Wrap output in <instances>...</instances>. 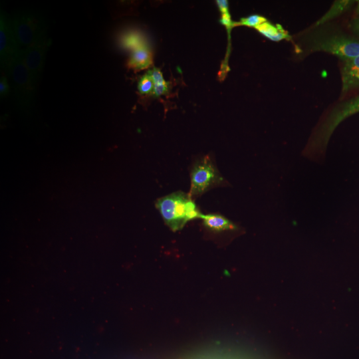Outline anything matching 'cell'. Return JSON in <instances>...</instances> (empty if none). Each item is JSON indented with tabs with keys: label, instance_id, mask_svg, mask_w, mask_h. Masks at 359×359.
Instances as JSON below:
<instances>
[{
	"label": "cell",
	"instance_id": "obj_5",
	"mask_svg": "<svg viewBox=\"0 0 359 359\" xmlns=\"http://www.w3.org/2000/svg\"><path fill=\"white\" fill-rule=\"evenodd\" d=\"M30 254L22 228L11 219L0 233V290L2 295L14 294L30 278Z\"/></svg>",
	"mask_w": 359,
	"mask_h": 359
},
{
	"label": "cell",
	"instance_id": "obj_2",
	"mask_svg": "<svg viewBox=\"0 0 359 359\" xmlns=\"http://www.w3.org/2000/svg\"><path fill=\"white\" fill-rule=\"evenodd\" d=\"M13 222L32 238L52 309L68 323L88 321L98 309L110 264L80 204L68 148L40 178Z\"/></svg>",
	"mask_w": 359,
	"mask_h": 359
},
{
	"label": "cell",
	"instance_id": "obj_4",
	"mask_svg": "<svg viewBox=\"0 0 359 359\" xmlns=\"http://www.w3.org/2000/svg\"><path fill=\"white\" fill-rule=\"evenodd\" d=\"M150 126V118L136 112L68 148L74 188L108 264L128 218L136 166Z\"/></svg>",
	"mask_w": 359,
	"mask_h": 359
},
{
	"label": "cell",
	"instance_id": "obj_3",
	"mask_svg": "<svg viewBox=\"0 0 359 359\" xmlns=\"http://www.w3.org/2000/svg\"><path fill=\"white\" fill-rule=\"evenodd\" d=\"M66 148L52 124L34 54L6 30L0 40V198L16 218Z\"/></svg>",
	"mask_w": 359,
	"mask_h": 359
},
{
	"label": "cell",
	"instance_id": "obj_1",
	"mask_svg": "<svg viewBox=\"0 0 359 359\" xmlns=\"http://www.w3.org/2000/svg\"><path fill=\"white\" fill-rule=\"evenodd\" d=\"M44 102L65 146L142 112L138 70L118 42L58 34L34 54Z\"/></svg>",
	"mask_w": 359,
	"mask_h": 359
}]
</instances>
